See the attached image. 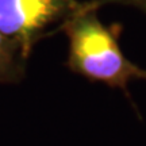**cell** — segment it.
<instances>
[{"label": "cell", "instance_id": "6da1fadb", "mask_svg": "<svg viewBox=\"0 0 146 146\" xmlns=\"http://www.w3.org/2000/svg\"><path fill=\"white\" fill-rule=\"evenodd\" d=\"M99 11L85 8L81 3L74 14L57 27L68 38L66 68L94 83L123 91L127 98L133 81L146 80V69L126 57L120 47L123 26L106 25Z\"/></svg>", "mask_w": 146, "mask_h": 146}, {"label": "cell", "instance_id": "7a4b0ae2", "mask_svg": "<svg viewBox=\"0 0 146 146\" xmlns=\"http://www.w3.org/2000/svg\"><path fill=\"white\" fill-rule=\"evenodd\" d=\"M80 5V0H0V31L29 60L36 43L53 35Z\"/></svg>", "mask_w": 146, "mask_h": 146}, {"label": "cell", "instance_id": "3957f363", "mask_svg": "<svg viewBox=\"0 0 146 146\" xmlns=\"http://www.w3.org/2000/svg\"><path fill=\"white\" fill-rule=\"evenodd\" d=\"M27 60L19 47L0 31V84H19L26 74Z\"/></svg>", "mask_w": 146, "mask_h": 146}, {"label": "cell", "instance_id": "277c9868", "mask_svg": "<svg viewBox=\"0 0 146 146\" xmlns=\"http://www.w3.org/2000/svg\"><path fill=\"white\" fill-rule=\"evenodd\" d=\"M81 3L85 8H92L98 11L106 5H123L146 14V0H84Z\"/></svg>", "mask_w": 146, "mask_h": 146}]
</instances>
